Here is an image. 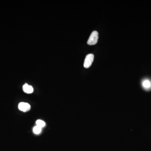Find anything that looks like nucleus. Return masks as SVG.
Listing matches in <instances>:
<instances>
[{
	"label": "nucleus",
	"mask_w": 151,
	"mask_h": 151,
	"mask_svg": "<svg viewBox=\"0 0 151 151\" xmlns=\"http://www.w3.org/2000/svg\"><path fill=\"white\" fill-rule=\"evenodd\" d=\"M36 126L40 127L41 128H43V127H45V122L42 121V120H37L36 122Z\"/></svg>",
	"instance_id": "5"
},
{
	"label": "nucleus",
	"mask_w": 151,
	"mask_h": 151,
	"mask_svg": "<svg viewBox=\"0 0 151 151\" xmlns=\"http://www.w3.org/2000/svg\"><path fill=\"white\" fill-rule=\"evenodd\" d=\"M142 84L143 86L145 88H147V89L151 87L150 83V81L148 80H145L143 81Z\"/></svg>",
	"instance_id": "7"
},
{
	"label": "nucleus",
	"mask_w": 151,
	"mask_h": 151,
	"mask_svg": "<svg viewBox=\"0 0 151 151\" xmlns=\"http://www.w3.org/2000/svg\"><path fill=\"white\" fill-rule=\"evenodd\" d=\"M23 90L25 93L31 94L33 92L34 89L32 86L26 83L23 86Z\"/></svg>",
	"instance_id": "4"
},
{
	"label": "nucleus",
	"mask_w": 151,
	"mask_h": 151,
	"mask_svg": "<svg viewBox=\"0 0 151 151\" xmlns=\"http://www.w3.org/2000/svg\"><path fill=\"white\" fill-rule=\"evenodd\" d=\"M42 128L38 127L37 126L34 127L33 129V132L35 134H40Z\"/></svg>",
	"instance_id": "6"
},
{
	"label": "nucleus",
	"mask_w": 151,
	"mask_h": 151,
	"mask_svg": "<svg viewBox=\"0 0 151 151\" xmlns=\"http://www.w3.org/2000/svg\"><path fill=\"white\" fill-rule=\"evenodd\" d=\"M94 55L93 54H89L86 55L84 61V67L86 68L90 67L94 61Z\"/></svg>",
	"instance_id": "2"
},
{
	"label": "nucleus",
	"mask_w": 151,
	"mask_h": 151,
	"mask_svg": "<svg viewBox=\"0 0 151 151\" xmlns=\"http://www.w3.org/2000/svg\"><path fill=\"white\" fill-rule=\"evenodd\" d=\"M18 108L20 111L26 112L30 110L31 106L29 103L21 102L19 103Z\"/></svg>",
	"instance_id": "3"
},
{
	"label": "nucleus",
	"mask_w": 151,
	"mask_h": 151,
	"mask_svg": "<svg viewBox=\"0 0 151 151\" xmlns=\"http://www.w3.org/2000/svg\"><path fill=\"white\" fill-rule=\"evenodd\" d=\"M98 39V33L97 31H94L92 33L87 43L89 45H94L97 43Z\"/></svg>",
	"instance_id": "1"
}]
</instances>
